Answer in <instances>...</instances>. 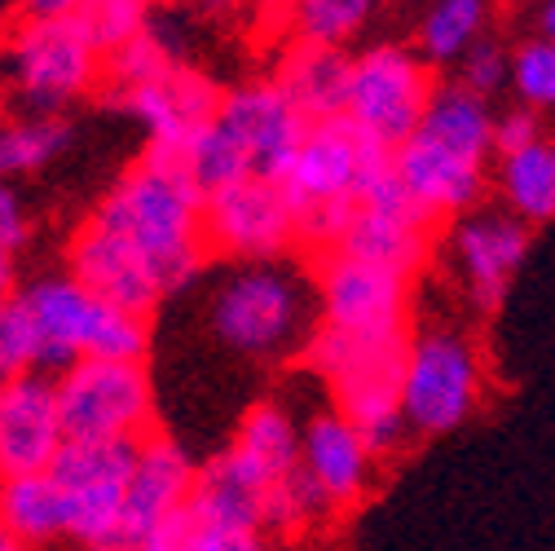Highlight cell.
<instances>
[{
    "label": "cell",
    "mask_w": 555,
    "mask_h": 551,
    "mask_svg": "<svg viewBox=\"0 0 555 551\" xmlns=\"http://www.w3.org/2000/svg\"><path fill=\"white\" fill-rule=\"evenodd\" d=\"M207 247H221L243 260H273L296 243V208L283 181L243 177L203 203Z\"/></svg>",
    "instance_id": "cell-12"
},
{
    "label": "cell",
    "mask_w": 555,
    "mask_h": 551,
    "mask_svg": "<svg viewBox=\"0 0 555 551\" xmlns=\"http://www.w3.org/2000/svg\"><path fill=\"white\" fill-rule=\"evenodd\" d=\"M499 190L525 226L555 221V142L542 137L538 146L499 159Z\"/></svg>",
    "instance_id": "cell-27"
},
{
    "label": "cell",
    "mask_w": 555,
    "mask_h": 551,
    "mask_svg": "<svg viewBox=\"0 0 555 551\" xmlns=\"http://www.w3.org/2000/svg\"><path fill=\"white\" fill-rule=\"evenodd\" d=\"M31 331H36V375L44 371H66L85 358L102 362H142L146 354V318H137L119 305H106L93 296L76 273H57V279H40L18 292Z\"/></svg>",
    "instance_id": "cell-4"
},
{
    "label": "cell",
    "mask_w": 555,
    "mask_h": 551,
    "mask_svg": "<svg viewBox=\"0 0 555 551\" xmlns=\"http://www.w3.org/2000/svg\"><path fill=\"white\" fill-rule=\"evenodd\" d=\"M538 142H542L538 111H529V106H516V111L499 115V124H494V155H499V159H507V155H520V151H529V146H538Z\"/></svg>",
    "instance_id": "cell-37"
},
{
    "label": "cell",
    "mask_w": 555,
    "mask_h": 551,
    "mask_svg": "<svg viewBox=\"0 0 555 551\" xmlns=\"http://www.w3.org/2000/svg\"><path fill=\"white\" fill-rule=\"evenodd\" d=\"M0 243L10 252L27 243V213H23V198L10 190V177H0Z\"/></svg>",
    "instance_id": "cell-38"
},
{
    "label": "cell",
    "mask_w": 555,
    "mask_h": 551,
    "mask_svg": "<svg viewBox=\"0 0 555 551\" xmlns=\"http://www.w3.org/2000/svg\"><path fill=\"white\" fill-rule=\"evenodd\" d=\"M371 463H375V450L366 446V437L358 433V424H349L339 410H326V415H313L305 424L300 467L318 480V490L326 495L331 508L358 503L366 495Z\"/></svg>",
    "instance_id": "cell-21"
},
{
    "label": "cell",
    "mask_w": 555,
    "mask_h": 551,
    "mask_svg": "<svg viewBox=\"0 0 555 551\" xmlns=\"http://www.w3.org/2000/svg\"><path fill=\"white\" fill-rule=\"evenodd\" d=\"M0 551H27V542H18L14 534H5V529H0Z\"/></svg>",
    "instance_id": "cell-43"
},
{
    "label": "cell",
    "mask_w": 555,
    "mask_h": 551,
    "mask_svg": "<svg viewBox=\"0 0 555 551\" xmlns=\"http://www.w3.org/2000/svg\"><path fill=\"white\" fill-rule=\"evenodd\" d=\"M18 5L27 23H40V18H76L89 0H18Z\"/></svg>",
    "instance_id": "cell-39"
},
{
    "label": "cell",
    "mask_w": 555,
    "mask_h": 551,
    "mask_svg": "<svg viewBox=\"0 0 555 551\" xmlns=\"http://www.w3.org/2000/svg\"><path fill=\"white\" fill-rule=\"evenodd\" d=\"M53 388L66 441H146L155 393L142 362L85 358L66 367Z\"/></svg>",
    "instance_id": "cell-6"
},
{
    "label": "cell",
    "mask_w": 555,
    "mask_h": 551,
    "mask_svg": "<svg viewBox=\"0 0 555 551\" xmlns=\"http://www.w3.org/2000/svg\"><path fill=\"white\" fill-rule=\"evenodd\" d=\"M221 102H225V93L217 89V80L194 72L185 62L168 66L159 80L115 98V106H124L146 128V146H181L185 137L203 132L207 124H217Z\"/></svg>",
    "instance_id": "cell-18"
},
{
    "label": "cell",
    "mask_w": 555,
    "mask_h": 551,
    "mask_svg": "<svg viewBox=\"0 0 555 551\" xmlns=\"http://www.w3.org/2000/svg\"><path fill=\"white\" fill-rule=\"evenodd\" d=\"M0 529L27 547L66 534V503L53 472L0 476Z\"/></svg>",
    "instance_id": "cell-26"
},
{
    "label": "cell",
    "mask_w": 555,
    "mask_h": 551,
    "mask_svg": "<svg viewBox=\"0 0 555 551\" xmlns=\"http://www.w3.org/2000/svg\"><path fill=\"white\" fill-rule=\"evenodd\" d=\"M106 66V53L93 44L80 18H40L23 23L14 36V72L31 106L57 111L89 93Z\"/></svg>",
    "instance_id": "cell-11"
},
{
    "label": "cell",
    "mask_w": 555,
    "mask_h": 551,
    "mask_svg": "<svg viewBox=\"0 0 555 551\" xmlns=\"http://www.w3.org/2000/svg\"><path fill=\"white\" fill-rule=\"evenodd\" d=\"M72 273L106 305H119L137 318H146L168 292L159 283V273L137 256L128 243H119L115 234H106L102 226H85L72 243Z\"/></svg>",
    "instance_id": "cell-19"
},
{
    "label": "cell",
    "mask_w": 555,
    "mask_h": 551,
    "mask_svg": "<svg viewBox=\"0 0 555 551\" xmlns=\"http://www.w3.org/2000/svg\"><path fill=\"white\" fill-rule=\"evenodd\" d=\"M190 512L207 525H225V529H264V490L221 450L217 459L198 463Z\"/></svg>",
    "instance_id": "cell-25"
},
{
    "label": "cell",
    "mask_w": 555,
    "mask_h": 551,
    "mask_svg": "<svg viewBox=\"0 0 555 551\" xmlns=\"http://www.w3.org/2000/svg\"><path fill=\"white\" fill-rule=\"evenodd\" d=\"M490 18V0H433L420 23V57L428 66L463 62L467 49H476Z\"/></svg>",
    "instance_id": "cell-28"
},
{
    "label": "cell",
    "mask_w": 555,
    "mask_h": 551,
    "mask_svg": "<svg viewBox=\"0 0 555 551\" xmlns=\"http://www.w3.org/2000/svg\"><path fill=\"white\" fill-rule=\"evenodd\" d=\"M433 93H437V85L428 76V62L420 57V49L375 44L353 57L349 119L366 137H375L379 146L397 151L414 137V128L424 124Z\"/></svg>",
    "instance_id": "cell-7"
},
{
    "label": "cell",
    "mask_w": 555,
    "mask_h": 551,
    "mask_svg": "<svg viewBox=\"0 0 555 551\" xmlns=\"http://www.w3.org/2000/svg\"><path fill=\"white\" fill-rule=\"evenodd\" d=\"M89 221L142 256L159 273L168 296L194 283V273L203 269V203L155 159H142L132 172H124Z\"/></svg>",
    "instance_id": "cell-2"
},
{
    "label": "cell",
    "mask_w": 555,
    "mask_h": 551,
    "mask_svg": "<svg viewBox=\"0 0 555 551\" xmlns=\"http://www.w3.org/2000/svg\"><path fill=\"white\" fill-rule=\"evenodd\" d=\"M538 36L555 44V0H542V14H538Z\"/></svg>",
    "instance_id": "cell-41"
},
{
    "label": "cell",
    "mask_w": 555,
    "mask_h": 551,
    "mask_svg": "<svg viewBox=\"0 0 555 551\" xmlns=\"http://www.w3.org/2000/svg\"><path fill=\"white\" fill-rule=\"evenodd\" d=\"M305 326V287L278 265H247L212 300V331L238 354H278Z\"/></svg>",
    "instance_id": "cell-9"
},
{
    "label": "cell",
    "mask_w": 555,
    "mask_h": 551,
    "mask_svg": "<svg viewBox=\"0 0 555 551\" xmlns=\"http://www.w3.org/2000/svg\"><path fill=\"white\" fill-rule=\"evenodd\" d=\"M181 57L172 53V44L146 27L142 36H132L128 44H119L115 53H106V80H111V98L128 93V89H142L151 80H159L168 66H177Z\"/></svg>",
    "instance_id": "cell-32"
},
{
    "label": "cell",
    "mask_w": 555,
    "mask_h": 551,
    "mask_svg": "<svg viewBox=\"0 0 555 551\" xmlns=\"http://www.w3.org/2000/svg\"><path fill=\"white\" fill-rule=\"evenodd\" d=\"M137 446L142 441H66L49 467L66 503V534L89 551L119 529Z\"/></svg>",
    "instance_id": "cell-10"
},
{
    "label": "cell",
    "mask_w": 555,
    "mask_h": 551,
    "mask_svg": "<svg viewBox=\"0 0 555 551\" xmlns=\"http://www.w3.org/2000/svg\"><path fill=\"white\" fill-rule=\"evenodd\" d=\"M273 85L283 89V98L309 124L344 119L349 115V93H353V57H344L339 49H326V44L296 40V49H287L283 62H278Z\"/></svg>",
    "instance_id": "cell-22"
},
{
    "label": "cell",
    "mask_w": 555,
    "mask_h": 551,
    "mask_svg": "<svg viewBox=\"0 0 555 551\" xmlns=\"http://www.w3.org/2000/svg\"><path fill=\"white\" fill-rule=\"evenodd\" d=\"M66 146H72V128L62 119H23L0 128V177H18V172H40L49 168Z\"/></svg>",
    "instance_id": "cell-29"
},
{
    "label": "cell",
    "mask_w": 555,
    "mask_h": 551,
    "mask_svg": "<svg viewBox=\"0 0 555 551\" xmlns=\"http://www.w3.org/2000/svg\"><path fill=\"white\" fill-rule=\"evenodd\" d=\"M529 226L512 213H472L454 230V260L480 313H499L512 279L529 260Z\"/></svg>",
    "instance_id": "cell-17"
},
{
    "label": "cell",
    "mask_w": 555,
    "mask_h": 551,
    "mask_svg": "<svg viewBox=\"0 0 555 551\" xmlns=\"http://www.w3.org/2000/svg\"><path fill=\"white\" fill-rule=\"evenodd\" d=\"M459 85L490 102L499 89H512V53L503 44H494V40H480L459 62Z\"/></svg>",
    "instance_id": "cell-36"
},
{
    "label": "cell",
    "mask_w": 555,
    "mask_h": 551,
    "mask_svg": "<svg viewBox=\"0 0 555 551\" xmlns=\"http://www.w3.org/2000/svg\"><path fill=\"white\" fill-rule=\"evenodd\" d=\"M66 446L57 388L49 375H18L0 384V476L49 472Z\"/></svg>",
    "instance_id": "cell-16"
},
{
    "label": "cell",
    "mask_w": 555,
    "mask_h": 551,
    "mask_svg": "<svg viewBox=\"0 0 555 551\" xmlns=\"http://www.w3.org/2000/svg\"><path fill=\"white\" fill-rule=\"evenodd\" d=\"M300 446H305V428H296V420L283 406L264 401V406H251L243 415L225 454L256 480L260 490H269L300 467Z\"/></svg>",
    "instance_id": "cell-24"
},
{
    "label": "cell",
    "mask_w": 555,
    "mask_h": 551,
    "mask_svg": "<svg viewBox=\"0 0 555 551\" xmlns=\"http://www.w3.org/2000/svg\"><path fill=\"white\" fill-rule=\"evenodd\" d=\"M371 14H375V0H300L292 10V23L305 44L339 49L366 27Z\"/></svg>",
    "instance_id": "cell-31"
},
{
    "label": "cell",
    "mask_w": 555,
    "mask_h": 551,
    "mask_svg": "<svg viewBox=\"0 0 555 551\" xmlns=\"http://www.w3.org/2000/svg\"><path fill=\"white\" fill-rule=\"evenodd\" d=\"M410 273L331 252L322 256L318 300L322 326H335L358 339H405L410 331Z\"/></svg>",
    "instance_id": "cell-8"
},
{
    "label": "cell",
    "mask_w": 555,
    "mask_h": 551,
    "mask_svg": "<svg viewBox=\"0 0 555 551\" xmlns=\"http://www.w3.org/2000/svg\"><path fill=\"white\" fill-rule=\"evenodd\" d=\"M392 164H397V177L410 190V198L420 203L433 221L467 217L485 190V172H490L485 164H467V159L446 155L441 146L424 142V137H410L405 146H397Z\"/></svg>",
    "instance_id": "cell-20"
},
{
    "label": "cell",
    "mask_w": 555,
    "mask_h": 551,
    "mask_svg": "<svg viewBox=\"0 0 555 551\" xmlns=\"http://www.w3.org/2000/svg\"><path fill=\"white\" fill-rule=\"evenodd\" d=\"M146 159H155L168 177H177L198 203H207L225 185L251 177L243 151L234 146V137L221 124H207L203 132L185 137L181 146H146Z\"/></svg>",
    "instance_id": "cell-23"
},
{
    "label": "cell",
    "mask_w": 555,
    "mask_h": 551,
    "mask_svg": "<svg viewBox=\"0 0 555 551\" xmlns=\"http://www.w3.org/2000/svg\"><path fill=\"white\" fill-rule=\"evenodd\" d=\"M405 339H358L335 326H318L305 339V367L326 380L335 393V410L375 454H388L410 433V420L401 410V375H405Z\"/></svg>",
    "instance_id": "cell-3"
},
{
    "label": "cell",
    "mask_w": 555,
    "mask_h": 551,
    "mask_svg": "<svg viewBox=\"0 0 555 551\" xmlns=\"http://www.w3.org/2000/svg\"><path fill=\"white\" fill-rule=\"evenodd\" d=\"M5 380H14V371H10V358H5V335H0V384Z\"/></svg>",
    "instance_id": "cell-44"
},
{
    "label": "cell",
    "mask_w": 555,
    "mask_h": 551,
    "mask_svg": "<svg viewBox=\"0 0 555 551\" xmlns=\"http://www.w3.org/2000/svg\"><path fill=\"white\" fill-rule=\"evenodd\" d=\"M433 226L437 221L410 198V190L401 185L397 164H392L366 185V194L358 203V217H353L349 234H344L339 252L388 265V269H401V273L414 279V273L424 269V260H428Z\"/></svg>",
    "instance_id": "cell-13"
},
{
    "label": "cell",
    "mask_w": 555,
    "mask_h": 551,
    "mask_svg": "<svg viewBox=\"0 0 555 551\" xmlns=\"http://www.w3.org/2000/svg\"><path fill=\"white\" fill-rule=\"evenodd\" d=\"M384 168H392V151L366 137L349 115L309 124L300 155L283 177V190L296 208V243L322 256L339 252L366 185Z\"/></svg>",
    "instance_id": "cell-1"
},
{
    "label": "cell",
    "mask_w": 555,
    "mask_h": 551,
    "mask_svg": "<svg viewBox=\"0 0 555 551\" xmlns=\"http://www.w3.org/2000/svg\"><path fill=\"white\" fill-rule=\"evenodd\" d=\"M142 551H269L260 529H225V525H207L190 508L177 512L168 525H159Z\"/></svg>",
    "instance_id": "cell-30"
},
{
    "label": "cell",
    "mask_w": 555,
    "mask_h": 551,
    "mask_svg": "<svg viewBox=\"0 0 555 551\" xmlns=\"http://www.w3.org/2000/svg\"><path fill=\"white\" fill-rule=\"evenodd\" d=\"M480 354L459 326H424L410 335L401 410L414 433L446 437L472 420L480 406Z\"/></svg>",
    "instance_id": "cell-5"
},
{
    "label": "cell",
    "mask_w": 555,
    "mask_h": 551,
    "mask_svg": "<svg viewBox=\"0 0 555 551\" xmlns=\"http://www.w3.org/2000/svg\"><path fill=\"white\" fill-rule=\"evenodd\" d=\"M194 480H198V463L185 454L181 441L146 437L142 446H137V463H132V480H128V495H124L119 529L93 551H142V542L159 525H168L177 512L190 508Z\"/></svg>",
    "instance_id": "cell-14"
},
{
    "label": "cell",
    "mask_w": 555,
    "mask_h": 551,
    "mask_svg": "<svg viewBox=\"0 0 555 551\" xmlns=\"http://www.w3.org/2000/svg\"><path fill=\"white\" fill-rule=\"evenodd\" d=\"M217 124L234 137V146L243 151L251 177H264V181H283L292 172L300 142L309 132V119L283 98V89L273 80L225 93Z\"/></svg>",
    "instance_id": "cell-15"
},
{
    "label": "cell",
    "mask_w": 555,
    "mask_h": 551,
    "mask_svg": "<svg viewBox=\"0 0 555 551\" xmlns=\"http://www.w3.org/2000/svg\"><path fill=\"white\" fill-rule=\"evenodd\" d=\"M512 93L520 106L551 115L555 111V44L551 40H525L512 53Z\"/></svg>",
    "instance_id": "cell-34"
},
{
    "label": "cell",
    "mask_w": 555,
    "mask_h": 551,
    "mask_svg": "<svg viewBox=\"0 0 555 551\" xmlns=\"http://www.w3.org/2000/svg\"><path fill=\"white\" fill-rule=\"evenodd\" d=\"M146 5L151 0H89L76 18L85 23V31L93 36V44L102 53H115L119 44H128L132 36H142L151 27Z\"/></svg>",
    "instance_id": "cell-35"
},
{
    "label": "cell",
    "mask_w": 555,
    "mask_h": 551,
    "mask_svg": "<svg viewBox=\"0 0 555 551\" xmlns=\"http://www.w3.org/2000/svg\"><path fill=\"white\" fill-rule=\"evenodd\" d=\"M260 5H264L269 14H292V10L300 5V0H260Z\"/></svg>",
    "instance_id": "cell-42"
},
{
    "label": "cell",
    "mask_w": 555,
    "mask_h": 551,
    "mask_svg": "<svg viewBox=\"0 0 555 551\" xmlns=\"http://www.w3.org/2000/svg\"><path fill=\"white\" fill-rule=\"evenodd\" d=\"M326 495L318 490V480L296 467L292 476H283L278 486L264 490V529H305L326 512Z\"/></svg>",
    "instance_id": "cell-33"
},
{
    "label": "cell",
    "mask_w": 555,
    "mask_h": 551,
    "mask_svg": "<svg viewBox=\"0 0 555 551\" xmlns=\"http://www.w3.org/2000/svg\"><path fill=\"white\" fill-rule=\"evenodd\" d=\"M18 292H14V252L0 243V305L5 300H14Z\"/></svg>",
    "instance_id": "cell-40"
}]
</instances>
